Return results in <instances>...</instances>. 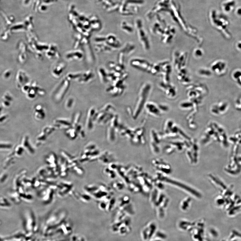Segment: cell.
Returning a JSON list of instances; mask_svg holds the SVG:
<instances>
[{"label": "cell", "mask_w": 241, "mask_h": 241, "mask_svg": "<svg viewBox=\"0 0 241 241\" xmlns=\"http://www.w3.org/2000/svg\"><path fill=\"white\" fill-rule=\"evenodd\" d=\"M0 241H4L3 238H1V236H0Z\"/></svg>", "instance_id": "cell-2"}, {"label": "cell", "mask_w": 241, "mask_h": 241, "mask_svg": "<svg viewBox=\"0 0 241 241\" xmlns=\"http://www.w3.org/2000/svg\"><path fill=\"white\" fill-rule=\"evenodd\" d=\"M23 238L22 234L18 232L3 238L4 241H21Z\"/></svg>", "instance_id": "cell-1"}]
</instances>
